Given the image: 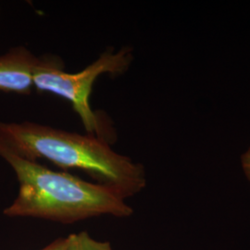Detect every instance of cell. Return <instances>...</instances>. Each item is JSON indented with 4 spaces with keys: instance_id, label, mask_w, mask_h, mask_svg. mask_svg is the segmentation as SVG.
<instances>
[{
    "instance_id": "cell-1",
    "label": "cell",
    "mask_w": 250,
    "mask_h": 250,
    "mask_svg": "<svg viewBox=\"0 0 250 250\" xmlns=\"http://www.w3.org/2000/svg\"><path fill=\"white\" fill-rule=\"evenodd\" d=\"M0 149L27 161L46 160L64 170L83 171L125 200L146 186L142 164L114 151L92 134H80L33 122L0 121Z\"/></svg>"
},
{
    "instance_id": "cell-2",
    "label": "cell",
    "mask_w": 250,
    "mask_h": 250,
    "mask_svg": "<svg viewBox=\"0 0 250 250\" xmlns=\"http://www.w3.org/2000/svg\"><path fill=\"white\" fill-rule=\"evenodd\" d=\"M0 158L14 170L19 183L15 200L4 210L9 217H32L74 223L92 217H129L134 209L116 192L64 171H55L0 149Z\"/></svg>"
},
{
    "instance_id": "cell-3",
    "label": "cell",
    "mask_w": 250,
    "mask_h": 250,
    "mask_svg": "<svg viewBox=\"0 0 250 250\" xmlns=\"http://www.w3.org/2000/svg\"><path fill=\"white\" fill-rule=\"evenodd\" d=\"M134 61L133 48L125 46L115 51L107 48L85 69L76 73L64 71V62L57 56L41 57L34 75V87L39 93H49L69 101L80 117L87 134L107 141V127L90 106V96L96 81L103 74L117 77L127 72Z\"/></svg>"
},
{
    "instance_id": "cell-4",
    "label": "cell",
    "mask_w": 250,
    "mask_h": 250,
    "mask_svg": "<svg viewBox=\"0 0 250 250\" xmlns=\"http://www.w3.org/2000/svg\"><path fill=\"white\" fill-rule=\"evenodd\" d=\"M41 57L25 46H15L0 55V93L30 95L34 87V75Z\"/></svg>"
},
{
    "instance_id": "cell-5",
    "label": "cell",
    "mask_w": 250,
    "mask_h": 250,
    "mask_svg": "<svg viewBox=\"0 0 250 250\" xmlns=\"http://www.w3.org/2000/svg\"><path fill=\"white\" fill-rule=\"evenodd\" d=\"M68 237V250H112L109 242L99 241L87 232L72 233Z\"/></svg>"
},
{
    "instance_id": "cell-6",
    "label": "cell",
    "mask_w": 250,
    "mask_h": 250,
    "mask_svg": "<svg viewBox=\"0 0 250 250\" xmlns=\"http://www.w3.org/2000/svg\"><path fill=\"white\" fill-rule=\"evenodd\" d=\"M240 161L243 172L250 185V146L249 148L242 154Z\"/></svg>"
},
{
    "instance_id": "cell-7",
    "label": "cell",
    "mask_w": 250,
    "mask_h": 250,
    "mask_svg": "<svg viewBox=\"0 0 250 250\" xmlns=\"http://www.w3.org/2000/svg\"><path fill=\"white\" fill-rule=\"evenodd\" d=\"M68 248H69L68 237H65V238H60L56 241L52 242L50 245H48L42 250H68Z\"/></svg>"
}]
</instances>
